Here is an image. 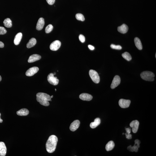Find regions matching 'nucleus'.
Instances as JSON below:
<instances>
[{"instance_id": "nucleus-27", "label": "nucleus", "mask_w": 156, "mask_h": 156, "mask_svg": "<svg viewBox=\"0 0 156 156\" xmlns=\"http://www.w3.org/2000/svg\"><path fill=\"white\" fill-rule=\"evenodd\" d=\"M75 17L78 20L84 21L85 20V18H84V15L81 13L76 14L75 15Z\"/></svg>"}, {"instance_id": "nucleus-36", "label": "nucleus", "mask_w": 156, "mask_h": 156, "mask_svg": "<svg viewBox=\"0 0 156 156\" xmlns=\"http://www.w3.org/2000/svg\"><path fill=\"white\" fill-rule=\"evenodd\" d=\"M1 115V113H0V123H2V122H3V120L1 118V117H0Z\"/></svg>"}, {"instance_id": "nucleus-31", "label": "nucleus", "mask_w": 156, "mask_h": 156, "mask_svg": "<svg viewBox=\"0 0 156 156\" xmlns=\"http://www.w3.org/2000/svg\"><path fill=\"white\" fill-rule=\"evenodd\" d=\"M48 4L52 5L55 2V0H46Z\"/></svg>"}, {"instance_id": "nucleus-40", "label": "nucleus", "mask_w": 156, "mask_h": 156, "mask_svg": "<svg viewBox=\"0 0 156 156\" xmlns=\"http://www.w3.org/2000/svg\"><path fill=\"white\" fill-rule=\"evenodd\" d=\"M55 91H56V89H55Z\"/></svg>"}, {"instance_id": "nucleus-5", "label": "nucleus", "mask_w": 156, "mask_h": 156, "mask_svg": "<svg viewBox=\"0 0 156 156\" xmlns=\"http://www.w3.org/2000/svg\"><path fill=\"white\" fill-rule=\"evenodd\" d=\"M47 80L49 83L53 85H58L59 83V80L57 78V77H54L53 73L49 74L48 75Z\"/></svg>"}, {"instance_id": "nucleus-10", "label": "nucleus", "mask_w": 156, "mask_h": 156, "mask_svg": "<svg viewBox=\"0 0 156 156\" xmlns=\"http://www.w3.org/2000/svg\"><path fill=\"white\" fill-rule=\"evenodd\" d=\"M39 70L38 67H35L31 68L27 70L26 73V75L28 76H33L36 74Z\"/></svg>"}, {"instance_id": "nucleus-17", "label": "nucleus", "mask_w": 156, "mask_h": 156, "mask_svg": "<svg viewBox=\"0 0 156 156\" xmlns=\"http://www.w3.org/2000/svg\"><path fill=\"white\" fill-rule=\"evenodd\" d=\"M128 26L126 24H123L121 26L118 27V31L120 33L122 34H125L127 33L128 30Z\"/></svg>"}, {"instance_id": "nucleus-8", "label": "nucleus", "mask_w": 156, "mask_h": 156, "mask_svg": "<svg viewBox=\"0 0 156 156\" xmlns=\"http://www.w3.org/2000/svg\"><path fill=\"white\" fill-rule=\"evenodd\" d=\"M61 45V43L58 40H56L50 44V49L51 50L53 51H56L58 50L60 47Z\"/></svg>"}, {"instance_id": "nucleus-29", "label": "nucleus", "mask_w": 156, "mask_h": 156, "mask_svg": "<svg viewBox=\"0 0 156 156\" xmlns=\"http://www.w3.org/2000/svg\"><path fill=\"white\" fill-rule=\"evenodd\" d=\"M6 32L7 31L2 26H0V35L5 34Z\"/></svg>"}, {"instance_id": "nucleus-9", "label": "nucleus", "mask_w": 156, "mask_h": 156, "mask_svg": "<svg viewBox=\"0 0 156 156\" xmlns=\"http://www.w3.org/2000/svg\"><path fill=\"white\" fill-rule=\"evenodd\" d=\"M135 144L133 147L131 146H129L127 147V149L130 151L133 152L134 151L137 152L138 150V149L140 147V142L139 140L136 139L135 140Z\"/></svg>"}, {"instance_id": "nucleus-24", "label": "nucleus", "mask_w": 156, "mask_h": 156, "mask_svg": "<svg viewBox=\"0 0 156 156\" xmlns=\"http://www.w3.org/2000/svg\"><path fill=\"white\" fill-rule=\"evenodd\" d=\"M4 25L8 28H11L12 26V22L10 18L5 19L3 22Z\"/></svg>"}, {"instance_id": "nucleus-21", "label": "nucleus", "mask_w": 156, "mask_h": 156, "mask_svg": "<svg viewBox=\"0 0 156 156\" xmlns=\"http://www.w3.org/2000/svg\"><path fill=\"white\" fill-rule=\"evenodd\" d=\"M134 41L135 45L136 48L140 50L142 49L143 46L141 41L139 39L138 37H136L134 39Z\"/></svg>"}, {"instance_id": "nucleus-37", "label": "nucleus", "mask_w": 156, "mask_h": 156, "mask_svg": "<svg viewBox=\"0 0 156 156\" xmlns=\"http://www.w3.org/2000/svg\"><path fill=\"white\" fill-rule=\"evenodd\" d=\"M2 80V77H1V76L0 75V82Z\"/></svg>"}, {"instance_id": "nucleus-2", "label": "nucleus", "mask_w": 156, "mask_h": 156, "mask_svg": "<svg viewBox=\"0 0 156 156\" xmlns=\"http://www.w3.org/2000/svg\"><path fill=\"white\" fill-rule=\"evenodd\" d=\"M36 100L43 106H47L49 105V101H52L51 98L49 95L43 93H39L36 95Z\"/></svg>"}, {"instance_id": "nucleus-39", "label": "nucleus", "mask_w": 156, "mask_h": 156, "mask_svg": "<svg viewBox=\"0 0 156 156\" xmlns=\"http://www.w3.org/2000/svg\"><path fill=\"white\" fill-rule=\"evenodd\" d=\"M54 74V75H56V73H54V74Z\"/></svg>"}, {"instance_id": "nucleus-22", "label": "nucleus", "mask_w": 156, "mask_h": 156, "mask_svg": "<svg viewBox=\"0 0 156 156\" xmlns=\"http://www.w3.org/2000/svg\"><path fill=\"white\" fill-rule=\"evenodd\" d=\"M36 43V39L35 38H31L27 44L26 47L28 48H30L35 46Z\"/></svg>"}, {"instance_id": "nucleus-34", "label": "nucleus", "mask_w": 156, "mask_h": 156, "mask_svg": "<svg viewBox=\"0 0 156 156\" xmlns=\"http://www.w3.org/2000/svg\"><path fill=\"white\" fill-rule=\"evenodd\" d=\"M88 48H89L91 50H94L95 49L94 47L92 46L91 45H88Z\"/></svg>"}, {"instance_id": "nucleus-32", "label": "nucleus", "mask_w": 156, "mask_h": 156, "mask_svg": "<svg viewBox=\"0 0 156 156\" xmlns=\"http://www.w3.org/2000/svg\"><path fill=\"white\" fill-rule=\"evenodd\" d=\"M125 135H126V137L127 139H131L132 138V135L131 134H125Z\"/></svg>"}, {"instance_id": "nucleus-6", "label": "nucleus", "mask_w": 156, "mask_h": 156, "mask_svg": "<svg viewBox=\"0 0 156 156\" xmlns=\"http://www.w3.org/2000/svg\"><path fill=\"white\" fill-rule=\"evenodd\" d=\"M131 101L129 100H126L123 99H121L119 102L120 106L122 108H125L129 107Z\"/></svg>"}, {"instance_id": "nucleus-3", "label": "nucleus", "mask_w": 156, "mask_h": 156, "mask_svg": "<svg viewBox=\"0 0 156 156\" xmlns=\"http://www.w3.org/2000/svg\"><path fill=\"white\" fill-rule=\"evenodd\" d=\"M155 76L153 72L149 71H145L140 74V77L143 80L149 81H153Z\"/></svg>"}, {"instance_id": "nucleus-12", "label": "nucleus", "mask_w": 156, "mask_h": 156, "mask_svg": "<svg viewBox=\"0 0 156 156\" xmlns=\"http://www.w3.org/2000/svg\"><path fill=\"white\" fill-rule=\"evenodd\" d=\"M80 124V121L75 120L72 122L70 125V129L71 131L74 132L79 128Z\"/></svg>"}, {"instance_id": "nucleus-7", "label": "nucleus", "mask_w": 156, "mask_h": 156, "mask_svg": "<svg viewBox=\"0 0 156 156\" xmlns=\"http://www.w3.org/2000/svg\"><path fill=\"white\" fill-rule=\"evenodd\" d=\"M121 82V79L119 75L114 77L111 85V88L114 89L119 85Z\"/></svg>"}, {"instance_id": "nucleus-14", "label": "nucleus", "mask_w": 156, "mask_h": 156, "mask_svg": "<svg viewBox=\"0 0 156 156\" xmlns=\"http://www.w3.org/2000/svg\"><path fill=\"white\" fill-rule=\"evenodd\" d=\"M45 24V21L43 18L41 17L39 19L36 25V28L38 30H41L42 29Z\"/></svg>"}, {"instance_id": "nucleus-38", "label": "nucleus", "mask_w": 156, "mask_h": 156, "mask_svg": "<svg viewBox=\"0 0 156 156\" xmlns=\"http://www.w3.org/2000/svg\"><path fill=\"white\" fill-rule=\"evenodd\" d=\"M53 95H52L51 96V98H53Z\"/></svg>"}, {"instance_id": "nucleus-23", "label": "nucleus", "mask_w": 156, "mask_h": 156, "mask_svg": "<svg viewBox=\"0 0 156 156\" xmlns=\"http://www.w3.org/2000/svg\"><path fill=\"white\" fill-rule=\"evenodd\" d=\"M114 142L113 141H110L107 143L106 146V149L107 151H111L113 150L114 147Z\"/></svg>"}, {"instance_id": "nucleus-1", "label": "nucleus", "mask_w": 156, "mask_h": 156, "mask_svg": "<svg viewBox=\"0 0 156 156\" xmlns=\"http://www.w3.org/2000/svg\"><path fill=\"white\" fill-rule=\"evenodd\" d=\"M58 138L54 135L49 136L46 144L47 151L49 153H52L54 152L56 148Z\"/></svg>"}, {"instance_id": "nucleus-15", "label": "nucleus", "mask_w": 156, "mask_h": 156, "mask_svg": "<svg viewBox=\"0 0 156 156\" xmlns=\"http://www.w3.org/2000/svg\"><path fill=\"white\" fill-rule=\"evenodd\" d=\"M41 56L37 54H34L30 56L29 58L28 62L29 63H32L41 59Z\"/></svg>"}, {"instance_id": "nucleus-20", "label": "nucleus", "mask_w": 156, "mask_h": 156, "mask_svg": "<svg viewBox=\"0 0 156 156\" xmlns=\"http://www.w3.org/2000/svg\"><path fill=\"white\" fill-rule=\"evenodd\" d=\"M101 120L99 118H97L95 119L94 122H91L90 124V127L91 128H95L100 124Z\"/></svg>"}, {"instance_id": "nucleus-13", "label": "nucleus", "mask_w": 156, "mask_h": 156, "mask_svg": "<svg viewBox=\"0 0 156 156\" xmlns=\"http://www.w3.org/2000/svg\"><path fill=\"white\" fill-rule=\"evenodd\" d=\"M81 100L83 101H90L93 99V96L87 93H83L79 96Z\"/></svg>"}, {"instance_id": "nucleus-28", "label": "nucleus", "mask_w": 156, "mask_h": 156, "mask_svg": "<svg viewBox=\"0 0 156 156\" xmlns=\"http://www.w3.org/2000/svg\"><path fill=\"white\" fill-rule=\"evenodd\" d=\"M110 47L113 49L121 50L122 48V47L120 45H116L113 44H112L110 45Z\"/></svg>"}, {"instance_id": "nucleus-19", "label": "nucleus", "mask_w": 156, "mask_h": 156, "mask_svg": "<svg viewBox=\"0 0 156 156\" xmlns=\"http://www.w3.org/2000/svg\"><path fill=\"white\" fill-rule=\"evenodd\" d=\"M29 113V111L28 109L23 108L17 112V114L18 115L20 116H26L28 115Z\"/></svg>"}, {"instance_id": "nucleus-30", "label": "nucleus", "mask_w": 156, "mask_h": 156, "mask_svg": "<svg viewBox=\"0 0 156 156\" xmlns=\"http://www.w3.org/2000/svg\"><path fill=\"white\" fill-rule=\"evenodd\" d=\"M79 39L80 41L82 43H84L85 42V37L83 35H79Z\"/></svg>"}, {"instance_id": "nucleus-26", "label": "nucleus", "mask_w": 156, "mask_h": 156, "mask_svg": "<svg viewBox=\"0 0 156 156\" xmlns=\"http://www.w3.org/2000/svg\"><path fill=\"white\" fill-rule=\"evenodd\" d=\"M53 27L52 25L49 24L45 28V32L46 33H50L52 30Z\"/></svg>"}, {"instance_id": "nucleus-11", "label": "nucleus", "mask_w": 156, "mask_h": 156, "mask_svg": "<svg viewBox=\"0 0 156 156\" xmlns=\"http://www.w3.org/2000/svg\"><path fill=\"white\" fill-rule=\"evenodd\" d=\"M139 123L137 120L132 121L130 124V126L132 127V132L134 133H136L137 132L138 130Z\"/></svg>"}, {"instance_id": "nucleus-25", "label": "nucleus", "mask_w": 156, "mask_h": 156, "mask_svg": "<svg viewBox=\"0 0 156 156\" xmlns=\"http://www.w3.org/2000/svg\"><path fill=\"white\" fill-rule=\"evenodd\" d=\"M122 56L124 59L126 60L130 61L132 59V57L131 56L130 54L128 52H125L124 53L122 54Z\"/></svg>"}, {"instance_id": "nucleus-4", "label": "nucleus", "mask_w": 156, "mask_h": 156, "mask_svg": "<svg viewBox=\"0 0 156 156\" xmlns=\"http://www.w3.org/2000/svg\"><path fill=\"white\" fill-rule=\"evenodd\" d=\"M90 76L94 83L98 84L100 80V77L98 73L94 70L91 69L89 71Z\"/></svg>"}, {"instance_id": "nucleus-35", "label": "nucleus", "mask_w": 156, "mask_h": 156, "mask_svg": "<svg viewBox=\"0 0 156 156\" xmlns=\"http://www.w3.org/2000/svg\"><path fill=\"white\" fill-rule=\"evenodd\" d=\"M4 47V44L2 42L0 41V48H3Z\"/></svg>"}, {"instance_id": "nucleus-33", "label": "nucleus", "mask_w": 156, "mask_h": 156, "mask_svg": "<svg viewBox=\"0 0 156 156\" xmlns=\"http://www.w3.org/2000/svg\"><path fill=\"white\" fill-rule=\"evenodd\" d=\"M126 134H130L131 133V129L130 128H127L126 129Z\"/></svg>"}, {"instance_id": "nucleus-16", "label": "nucleus", "mask_w": 156, "mask_h": 156, "mask_svg": "<svg viewBox=\"0 0 156 156\" xmlns=\"http://www.w3.org/2000/svg\"><path fill=\"white\" fill-rule=\"evenodd\" d=\"M7 151L6 145L4 143L2 142H0V156H5L6 155Z\"/></svg>"}, {"instance_id": "nucleus-18", "label": "nucleus", "mask_w": 156, "mask_h": 156, "mask_svg": "<svg viewBox=\"0 0 156 156\" xmlns=\"http://www.w3.org/2000/svg\"><path fill=\"white\" fill-rule=\"evenodd\" d=\"M22 37V34L21 32L17 33L15 36L14 39V42L16 45H18L20 43Z\"/></svg>"}]
</instances>
